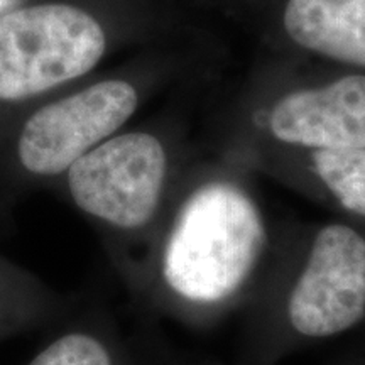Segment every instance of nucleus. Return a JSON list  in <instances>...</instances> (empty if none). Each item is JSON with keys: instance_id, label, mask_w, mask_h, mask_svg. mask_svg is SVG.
<instances>
[{"instance_id": "obj_1", "label": "nucleus", "mask_w": 365, "mask_h": 365, "mask_svg": "<svg viewBox=\"0 0 365 365\" xmlns=\"http://www.w3.org/2000/svg\"><path fill=\"white\" fill-rule=\"evenodd\" d=\"M274 254L249 191L228 178H212L178 203L159 240L154 274L176 319L208 325L254 299Z\"/></svg>"}, {"instance_id": "obj_2", "label": "nucleus", "mask_w": 365, "mask_h": 365, "mask_svg": "<svg viewBox=\"0 0 365 365\" xmlns=\"http://www.w3.org/2000/svg\"><path fill=\"white\" fill-rule=\"evenodd\" d=\"M252 303L255 354L267 362L354 330L365 319V235L341 222L318 227L274 254Z\"/></svg>"}, {"instance_id": "obj_3", "label": "nucleus", "mask_w": 365, "mask_h": 365, "mask_svg": "<svg viewBox=\"0 0 365 365\" xmlns=\"http://www.w3.org/2000/svg\"><path fill=\"white\" fill-rule=\"evenodd\" d=\"M107 38L88 12L43 4L0 17V100H22L88 73Z\"/></svg>"}, {"instance_id": "obj_4", "label": "nucleus", "mask_w": 365, "mask_h": 365, "mask_svg": "<svg viewBox=\"0 0 365 365\" xmlns=\"http://www.w3.org/2000/svg\"><path fill=\"white\" fill-rule=\"evenodd\" d=\"M170 159L156 135L129 132L95 145L68 170L75 203L118 230H143L158 217Z\"/></svg>"}, {"instance_id": "obj_5", "label": "nucleus", "mask_w": 365, "mask_h": 365, "mask_svg": "<svg viewBox=\"0 0 365 365\" xmlns=\"http://www.w3.org/2000/svg\"><path fill=\"white\" fill-rule=\"evenodd\" d=\"M137 108V91L122 80H107L41 108L19 139L22 166L36 175H59L107 140Z\"/></svg>"}, {"instance_id": "obj_6", "label": "nucleus", "mask_w": 365, "mask_h": 365, "mask_svg": "<svg viewBox=\"0 0 365 365\" xmlns=\"http://www.w3.org/2000/svg\"><path fill=\"white\" fill-rule=\"evenodd\" d=\"M267 129L277 143L307 150L365 149V75L286 95L269 113Z\"/></svg>"}, {"instance_id": "obj_7", "label": "nucleus", "mask_w": 365, "mask_h": 365, "mask_svg": "<svg viewBox=\"0 0 365 365\" xmlns=\"http://www.w3.org/2000/svg\"><path fill=\"white\" fill-rule=\"evenodd\" d=\"M284 26L304 49L365 68V0H289Z\"/></svg>"}, {"instance_id": "obj_8", "label": "nucleus", "mask_w": 365, "mask_h": 365, "mask_svg": "<svg viewBox=\"0 0 365 365\" xmlns=\"http://www.w3.org/2000/svg\"><path fill=\"white\" fill-rule=\"evenodd\" d=\"M307 163L313 181L333 203L365 220V149L308 150Z\"/></svg>"}, {"instance_id": "obj_9", "label": "nucleus", "mask_w": 365, "mask_h": 365, "mask_svg": "<svg viewBox=\"0 0 365 365\" xmlns=\"http://www.w3.org/2000/svg\"><path fill=\"white\" fill-rule=\"evenodd\" d=\"M29 365H113V359L102 340L76 331L54 340Z\"/></svg>"}, {"instance_id": "obj_10", "label": "nucleus", "mask_w": 365, "mask_h": 365, "mask_svg": "<svg viewBox=\"0 0 365 365\" xmlns=\"http://www.w3.org/2000/svg\"><path fill=\"white\" fill-rule=\"evenodd\" d=\"M7 2H9V0H0V9L6 7V6H7Z\"/></svg>"}]
</instances>
